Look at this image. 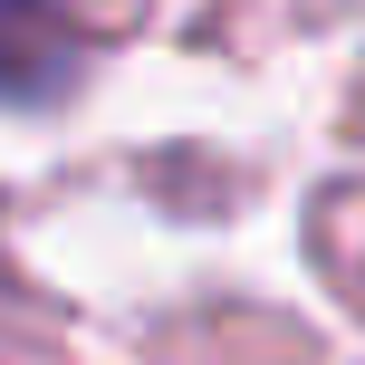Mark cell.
Masks as SVG:
<instances>
[{"label":"cell","mask_w":365,"mask_h":365,"mask_svg":"<svg viewBox=\"0 0 365 365\" xmlns=\"http://www.w3.org/2000/svg\"><path fill=\"white\" fill-rule=\"evenodd\" d=\"M77 58V29L58 0H0V96H48Z\"/></svg>","instance_id":"1"}]
</instances>
